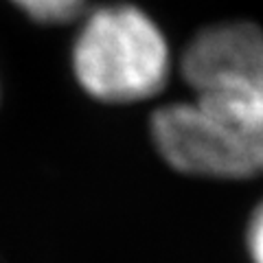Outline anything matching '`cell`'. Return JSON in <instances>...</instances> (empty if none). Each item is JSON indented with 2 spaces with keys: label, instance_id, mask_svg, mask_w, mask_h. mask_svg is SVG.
<instances>
[{
  "label": "cell",
  "instance_id": "cell-2",
  "mask_svg": "<svg viewBox=\"0 0 263 263\" xmlns=\"http://www.w3.org/2000/svg\"><path fill=\"white\" fill-rule=\"evenodd\" d=\"M86 92L112 103L154 97L169 75V48L141 9L114 5L88 15L72 53Z\"/></svg>",
  "mask_w": 263,
  "mask_h": 263
},
{
  "label": "cell",
  "instance_id": "cell-3",
  "mask_svg": "<svg viewBox=\"0 0 263 263\" xmlns=\"http://www.w3.org/2000/svg\"><path fill=\"white\" fill-rule=\"evenodd\" d=\"M22 11L40 22H68L81 11L86 0H13Z\"/></svg>",
  "mask_w": 263,
  "mask_h": 263
},
{
  "label": "cell",
  "instance_id": "cell-4",
  "mask_svg": "<svg viewBox=\"0 0 263 263\" xmlns=\"http://www.w3.org/2000/svg\"><path fill=\"white\" fill-rule=\"evenodd\" d=\"M248 248L254 263H263V204L254 211L248 226Z\"/></svg>",
  "mask_w": 263,
  "mask_h": 263
},
{
  "label": "cell",
  "instance_id": "cell-1",
  "mask_svg": "<svg viewBox=\"0 0 263 263\" xmlns=\"http://www.w3.org/2000/svg\"><path fill=\"white\" fill-rule=\"evenodd\" d=\"M193 101L219 125L239 154L263 174V31L224 22L200 31L180 60Z\"/></svg>",
  "mask_w": 263,
  "mask_h": 263
}]
</instances>
